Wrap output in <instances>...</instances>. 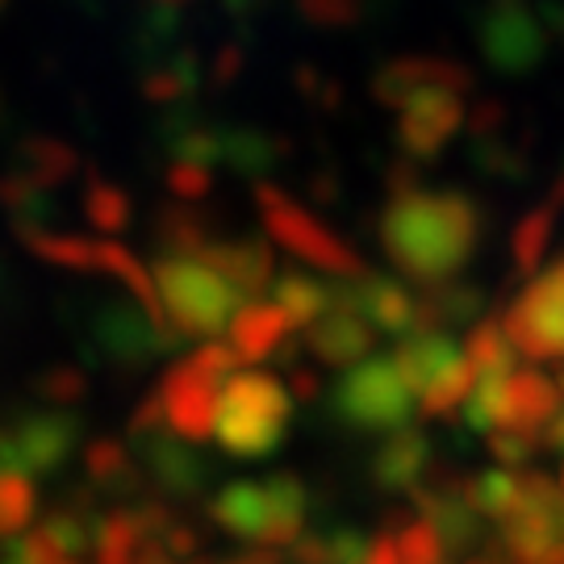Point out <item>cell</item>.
I'll list each match as a JSON object with an SVG mask.
<instances>
[{"instance_id":"obj_1","label":"cell","mask_w":564,"mask_h":564,"mask_svg":"<svg viewBox=\"0 0 564 564\" xmlns=\"http://www.w3.org/2000/svg\"><path fill=\"white\" fill-rule=\"evenodd\" d=\"M481 242V209L460 188H402L389 193L381 247L389 263L414 284L440 289L460 276Z\"/></svg>"},{"instance_id":"obj_2","label":"cell","mask_w":564,"mask_h":564,"mask_svg":"<svg viewBox=\"0 0 564 564\" xmlns=\"http://www.w3.org/2000/svg\"><path fill=\"white\" fill-rule=\"evenodd\" d=\"M310 510V489L293 473H272L268 481H230L209 502V519L251 547H284L297 544Z\"/></svg>"},{"instance_id":"obj_3","label":"cell","mask_w":564,"mask_h":564,"mask_svg":"<svg viewBox=\"0 0 564 564\" xmlns=\"http://www.w3.org/2000/svg\"><path fill=\"white\" fill-rule=\"evenodd\" d=\"M151 284L160 297L163 323L176 339H218L239 314L242 293L193 256H160L151 263Z\"/></svg>"},{"instance_id":"obj_4","label":"cell","mask_w":564,"mask_h":564,"mask_svg":"<svg viewBox=\"0 0 564 564\" xmlns=\"http://www.w3.org/2000/svg\"><path fill=\"white\" fill-rule=\"evenodd\" d=\"M293 398L272 372H235L214 405V435L239 460H263L284 444Z\"/></svg>"},{"instance_id":"obj_5","label":"cell","mask_w":564,"mask_h":564,"mask_svg":"<svg viewBox=\"0 0 564 564\" xmlns=\"http://www.w3.org/2000/svg\"><path fill=\"white\" fill-rule=\"evenodd\" d=\"M239 372L235 351L223 339L197 343L176 368H167V377L155 389L160 405V423L167 435H176L184 444H202L214 435V405L223 384Z\"/></svg>"},{"instance_id":"obj_6","label":"cell","mask_w":564,"mask_h":564,"mask_svg":"<svg viewBox=\"0 0 564 564\" xmlns=\"http://www.w3.org/2000/svg\"><path fill=\"white\" fill-rule=\"evenodd\" d=\"M330 414L347 431L393 435V431L410 426L414 393L405 389V381L398 377V368H393L389 356H364L330 389Z\"/></svg>"},{"instance_id":"obj_7","label":"cell","mask_w":564,"mask_h":564,"mask_svg":"<svg viewBox=\"0 0 564 564\" xmlns=\"http://www.w3.org/2000/svg\"><path fill=\"white\" fill-rule=\"evenodd\" d=\"M256 202H260L268 235L281 242V247H289V251H293L297 260L310 263V268L330 272V276H339V281H351V276H364V272H368L351 242H343L323 218H314L302 202H293L276 184H256Z\"/></svg>"},{"instance_id":"obj_8","label":"cell","mask_w":564,"mask_h":564,"mask_svg":"<svg viewBox=\"0 0 564 564\" xmlns=\"http://www.w3.org/2000/svg\"><path fill=\"white\" fill-rule=\"evenodd\" d=\"M498 556L510 564H564V510L544 473H523L519 506L498 523Z\"/></svg>"},{"instance_id":"obj_9","label":"cell","mask_w":564,"mask_h":564,"mask_svg":"<svg viewBox=\"0 0 564 564\" xmlns=\"http://www.w3.org/2000/svg\"><path fill=\"white\" fill-rule=\"evenodd\" d=\"M80 431L84 423L76 410H55V405L25 410L18 423L0 435V468L21 473L30 481L34 477H51L76 452Z\"/></svg>"},{"instance_id":"obj_10","label":"cell","mask_w":564,"mask_h":564,"mask_svg":"<svg viewBox=\"0 0 564 564\" xmlns=\"http://www.w3.org/2000/svg\"><path fill=\"white\" fill-rule=\"evenodd\" d=\"M502 330L527 360L564 364V256L514 297Z\"/></svg>"},{"instance_id":"obj_11","label":"cell","mask_w":564,"mask_h":564,"mask_svg":"<svg viewBox=\"0 0 564 564\" xmlns=\"http://www.w3.org/2000/svg\"><path fill=\"white\" fill-rule=\"evenodd\" d=\"M88 339L101 360L118 368H142L181 343L167 326L151 323L134 302H105L88 323Z\"/></svg>"},{"instance_id":"obj_12","label":"cell","mask_w":564,"mask_h":564,"mask_svg":"<svg viewBox=\"0 0 564 564\" xmlns=\"http://www.w3.org/2000/svg\"><path fill=\"white\" fill-rule=\"evenodd\" d=\"M464 97L460 88H423L398 109V142H402L405 160H435L447 142L456 139L464 126Z\"/></svg>"},{"instance_id":"obj_13","label":"cell","mask_w":564,"mask_h":564,"mask_svg":"<svg viewBox=\"0 0 564 564\" xmlns=\"http://www.w3.org/2000/svg\"><path fill=\"white\" fill-rule=\"evenodd\" d=\"M330 302L360 314L364 323L372 326V335H393L405 339L419 330V297L393 276H377V272H364L351 281H335L330 289Z\"/></svg>"},{"instance_id":"obj_14","label":"cell","mask_w":564,"mask_h":564,"mask_svg":"<svg viewBox=\"0 0 564 564\" xmlns=\"http://www.w3.org/2000/svg\"><path fill=\"white\" fill-rule=\"evenodd\" d=\"M410 494H414V506H419V519L435 531L444 556L447 552H452V556H464L468 547L481 540L485 519L473 510V502H468L464 481H456V477H431V473H426Z\"/></svg>"},{"instance_id":"obj_15","label":"cell","mask_w":564,"mask_h":564,"mask_svg":"<svg viewBox=\"0 0 564 564\" xmlns=\"http://www.w3.org/2000/svg\"><path fill=\"white\" fill-rule=\"evenodd\" d=\"M561 389L540 368H514L502 384V402H498V426L494 435H514L540 447L547 423L561 410Z\"/></svg>"},{"instance_id":"obj_16","label":"cell","mask_w":564,"mask_h":564,"mask_svg":"<svg viewBox=\"0 0 564 564\" xmlns=\"http://www.w3.org/2000/svg\"><path fill=\"white\" fill-rule=\"evenodd\" d=\"M423 88H460V93H468L473 76H468V67L440 59V55H402V59L384 63L381 72H377L372 97L389 105V109H402Z\"/></svg>"},{"instance_id":"obj_17","label":"cell","mask_w":564,"mask_h":564,"mask_svg":"<svg viewBox=\"0 0 564 564\" xmlns=\"http://www.w3.org/2000/svg\"><path fill=\"white\" fill-rule=\"evenodd\" d=\"M130 440H134L139 460L151 468V477H155L160 489L176 494V498H188V494L202 489L205 464H202V456L193 452V444L167 435L163 426H130Z\"/></svg>"},{"instance_id":"obj_18","label":"cell","mask_w":564,"mask_h":564,"mask_svg":"<svg viewBox=\"0 0 564 564\" xmlns=\"http://www.w3.org/2000/svg\"><path fill=\"white\" fill-rule=\"evenodd\" d=\"M93 556L97 564H167L160 535L147 527L142 510H109L93 527Z\"/></svg>"},{"instance_id":"obj_19","label":"cell","mask_w":564,"mask_h":564,"mask_svg":"<svg viewBox=\"0 0 564 564\" xmlns=\"http://www.w3.org/2000/svg\"><path fill=\"white\" fill-rule=\"evenodd\" d=\"M481 46L494 67L502 72H523L544 55V34L531 21L523 4H494L481 30Z\"/></svg>"},{"instance_id":"obj_20","label":"cell","mask_w":564,"mask_h":564,"mask_svg":"<svg viewBox=\"0 0 564 564\" xmlns=\"http://www.w3.org/2000/svg\"><path fill=\"white\" fill-rule=\"evenodd\" d=\"M202 263H209L230 289H239L242 302H256L263 289H272V247L263 239H214L205 247Z\"/></svg>"},{"instance_id":"obj_21","label":"cell","mask_w":564,"mask_h":564,"mask_svg":"<svg viewBox=\"0 0 564 564\" xmlns=\"http://www.w3.org/2000/svg\"><path fill=\"white\" fill-rule=\"evenodd\" d=\"M305 347L314 360L330 364V368H351L372 351V326L364 323L360 314L330 302V310L318 323L305 326Z\"/></svg>"},{"instance_id":"obj_22","label":"cell","mask_w":564,"mask_h":564,"mask_svg":"<svg viewBox=\"0 0 564 564\" xmlns=\"http://www.w3.org/2000/svg\"><path fill=\"white\" fill-rule=\"evenodd\" d=\"M426 468H431V447H426L423 431H414V426L384 435L372 464H368L372 485L384 494H410L426 477Z\"/></svg>"},{"instance_id":"obj_23","label":"cell","mask_w":564,"mask_h":564,"mask_svg":"<svg viewBox=\"0 0 564 564\" xmlns=\"http://www.w3.org/2000/svg\"><path fill=\"white\" fill-rule=\"evenodd\" d=\"M460 356L464 347L452 335H444V330H419V335L398 339V351L389 360H393L398 377L405 381V389L419 398L426 384L435 381L452 360H460Z\"/></svg>"},{"instance_id":"obj_24","label":"cell","mask_w":564,"mask_h":564,"mask_svg":"<svg viewBox=\"0 0 564 564\" xmlns=\"http://www.w3.org/2000/svg\"><path fill=\"white\" fill-rule=\"evenodd\" d=\"M226 330H230V343H226V347L235 351V360L260 364L281 351L284 335H289L293 326L284 323V314L272 302H247L239 314L230 318Z\"/></svg>"},{"instance_id":"obj_25","label":"cell","mask_w":564,"mask_h":564,"mask_svg":"<svg viewBox=\"0 0 564 564\" xmlns=\"http://www.w3.org/2000/svg\"><path fill=\"white\" fill-rule=\"evenodd\" d=\"M272 305L284 314V323L289 326H310L318 323L326 310H330V289L318 284L314 276H305V272H281L276 281H272Z\"/></svg>"},{"instance_id":"obj_26","label":"cell","mask_w":564,"mask_h":564,"mask_svg":"<svg viewBox=\"0 0 564 564\" xmlns=\"http://www.w3.org/2000/svg\"><path fill=\"white\" fill-rule=\"evenodd\" d=\"M197 55L193 51H176L163 63H151L147 76H142V97L163 109H181L184 97L197 88Z\"/></svg>"},{"instance_id":"obj_27","label":"cell","mask_w":564,"mask_h":564,"mask_svg":"<svg viewBox=\"0 0 564 564\" xmlns=\"http://www.w3.org/2000/svg\"><path fill=\"white\" fill-rule=\"evenodd\" d=\"M561 205H564V181L556 193H547L544 202L535 205L523 223L514 226V242H510V247H514L519 272H531L535 263L544 260L547 242H552V230H556V218H561Z\"/></svg>"},{"instance_id":"obj_28","label":"cell","mask_w":564,"mask_h":564,"mask_svg":"<svg viewBox=\"0 0 564 564\" xmlns=\"http://www.w3.org/2000/svg\"><path fill=\"white\" fill-rule=\"evenodd\" d=\"M76 151L67 147V142H55V139H30L21 142V155H18V172L21 176H30V181L46 188L51 193V184H63L67 176H76Z\"/></svg>"},{"instance_id":"obj_29","label":"cell","mask_w":564,"mask_h":564,"mask_svg":"<svg viewBox=\"0 0 564 564\" xmlns=\"http://www.w3.org/2000/svg\"><path fill=\"white\" fill-rule=\"evenodd\" d=\"M84 473L101 489H118V494L139 489V464L118 440H93L84 447Z\"/></svg>"},{"instance_id":"obj_30","label":"cell","mask_w":564,"mask_h":564,"mask_svg":"<svg viewBox=\"0 0 564 564\" xmlns=\"http://www.w3.org/2000/svg\"><path fill=\"white\" fill-rule=\"evenodd\" d=\"M18 239L39 260L67 268V272H93V263H97V239H80V235H67V230H30Z\"/></svg>"},{"instance_id":"obj_31","label":"cell","mask_w":564,"mask_h":564,"mask_svg":"<svg viewBox=\"0 0 564 564\" xmlns=\"http://www.w3.org/2000/svg\"><path fill=\"white\" fill-rule=\"evenodd\" d=\"M368 535L339 527L326 535H305L293 544V564H364L368 561Z\"/></svg>"},{"instance_id":"obj_32","label":"cell","mask_w":564,"mask_h":564,"mask_svg":"<svg viewBox=\"0 0 564 564\" xmlns=\"http://www.w3.org/2000/svg\"><path fill=\"white\" fill-rule=\"evenodd\" d=\"M223 160L242 176H263L281 163V142L260 134V130L230 126V130H223Z\"/></svg>"},{"instance_id":"obj_33","label":"cell","mask_w":564,"mask_h":564,"mask_svg":"<svg viewBox=\"0 0 564 564\" xmlns=\"http://www.w3.org/2000/svg\"><path fill=\"white\" fill-rule=\"evenodd\" d=\"M519 481H523V473H514V468H489V473H477L473 481H464V489H468V502L481 519L502 523L519 506Z\"/></svg>"},{"instance_id":"obj_34","label":"cell","mask_w":564,"mask_h":564,"mask_svg":"<svg viewBox=\"0 0 564 564\" xmlns=\"http://www.w3.org/2000/svg\"><path fill=\"white\" fill-rule=\"evenodd\" d=\"M473 381H477V372H473L468 356L452 360L444 372H440V377H435V381H431L423 393H419V405H423V414H426V419H447V414H456V410L464 405V398H468Z\"/></svg>"},{"instance_id":"obj_35","label":"cell","mask_w":564,"mask_h":564,"mask_svg":"<svg viewBox=\"0 0 564 564\" xmlns=\"http://www.w3.org/2000/svg\"><path fill=\"white\" fill-rule=\"evenodd\" d=\"M93 527H97V519H93L88 510H80V506H59V510L46 514V523L39 527V535L55 547L59 556L76 561L80 552L93 547Z\"/></svg>"},{"instance_id":"obj_36","label":"cell","mask_w":564,"mask_h":564,"mask_svg":"<svg viewBox=\"0 0 564 564\" xmlns=\"http://www.w3.org/2000/svg\"><path fill=\"white\" fill-rule=\"evenodd\" d=\"M130 197H126V188H118L113 181H105V176H88L84 184V218L105 230V235H118L130 226Z\"/></svg>"},{"instance_id":"obj_37","label":"cell","mask_w":564,"mask_h":564,"mask_svg":"<svg viewBox=\"0 0 564 564\" xmlns=\"http://www.w3.org/2000/svg\"><path fill=\"white\" fill-rule=\"evenodd\" d=\"M464 356L473 364V372H510V368H519V351L510 347L498 318H485V323L473 326V335L464 343Z\"/></svg>"},{"instance_id":"obj_38","label":"cell","mask_w":564,"mask_h":564,"mask_svg":"<svg viewBox=\"0 0 564 564\" xmlns=\"http://www.w3.org/2000/svg\"><path fill=\"white\" fill-rule=\"evenodd\" d=\"M39 510V489L30 477L0 468V540H18Z\"/></svg>"},{"instance_id":"obj_39","label":"cell","mask_w":564,"mask_h":564,"mask_svg":"<svg viewBox=\"0 0 564 564\" xmlns=\"http://www.w3.org/2000/svg\"><path fill=\"white\" fill-rule=\"evenodd\" d=\"M384 531L393 535V544H398V561L402 564H440L444 561V547H440V540H435V531H431L419 514L398 510Z\"/></svg>"},{"instance_id":"obj_40","label":"cell","mask_w":564,"mask_h":564,"mask_svg":"<svg viewBox=\"0 0 564 564\" xmlns=\"http://www.w3.org/2000/svg\"><path fill=\"white\" fill-rule=\"evenodd\" d=\"M302 18L310 25H323V30H347L364 18L368 0H297Z\"/></svg>"},{"instance_id":"obj_41","label":"cell","mask_w":564,"mask_h":564,"mask_svg":"<svg viewBox=\"0 0 564 564\" xmlns=\"http://www.w3.org/2000/svg\"><path fill=\"white\" fill-rule=\"evenodd\" d=\"M214 167H197V163H172L167 167V188L176 205H202L214 193Z\"/></svg>"},{"instance_id":"obj_42","label":"cell","mask_w":564,"mask_h":564,"mask_svg":"<svg viewBox=\"0 0 564 564\" xmlns=\"http://www.w3.org/2000/svg\"><path fill=\"white\" fill-rule=\"evenodd\" d=\"M39 393L55 410H76L84 402V393H88V381H84L76 368H51V372L39 377Z\"/></svg>"},{"instance_id":"obj_43","label":"cell","mask_w":564,"mask_h":564,"mask_svg":"<svg viewBox=\"0 0 564 564\" xmlns=\"http://www.w3.org/2000/svg\"><path fill=\"white\" fill-rule=\"evenodd\" d=\"M318 393H323L318 377H314L310 368H293V393H289V398H302V402H318Z\"/></svg>"},{"instance_id":"obj_44","label":"cell","mask_w":564,"mask_h":564,"mask_svg":"<svg viewBox=\"0 0 564 564\" xmlns=\"http://www.w3.org/2000/svg\"><path fill=\"white\" fill-rule=\"evenodd\" d=\"M364 564H402L398 561V544H393V535H389V531H381V535L368 544V561Z\"/></svg>"},{"instance_id":"obj_45","label":"cell","mask_w":564,"mask_h":564,"mask_svg":"<svg viewBox=\"0 0 564 564\" xmlns=\"http://www.w3.org/2000/svg\"><path fill=\"white\" fill-rule=\"evenodd\" d=\"M540 447H564V405L556 410V419L547 423L544 440H540Z\"/></svg>"},{"instance_id":"obj_46","label":"cell","mask_w":564,"mask_h":564,"mask_svg":"<svg viewBox=\"0 0 564 564\" xmlns=\"http://www.w3.org/2000/svg\"><path fill=\"white\" fill-rule=\"evenodd\" d=\"M464 564H506V561H502V556H498V547H494L489 556H485V552H481V556H473V561H464Z\"/></svg>"},{"instance_id":"obj_47","label":"cell","mask_w":564,"mask_h":564,"mask_svg":"<svg viewBox=\"0 0 564 564\" xmlns=\"http://www.w3.org/2000/svg\"><path fill=\"white\" fill-rule=\"evenodd\" d=\"M42 564H80V561H67V556H51V561H42Z\"/></svg>"},{"instance_id":"obj_48","label":"cell","mask_w":564,"mask_h":564,"mask_svg":"<svg viewBox=\"0 0 564 564\" xmlns=\"http://www.w3.org/2000/svg\"><path fill=\"white\" fill-rule=\"evenodd\" d=\"M163 9H176V4H184V0H160Z\"/></svg>"},{"instance_id":"obj_49","label":"cell","mask_w":564,"mask_h":564,"mask_svg":"<svg viewBox=\"0 0 564 564\" xmlns=\"http://www.w3.org/2000/svg\"><path fill=\"white\" fill-rule=\"evenodd\" d=\"M0 9H4V0H0Z\"/></svg>"},{"instance_id":"obj_50","label":"cell","mask_w":564,"mask_h":564,"mask_svg":"<svg viewBox=\"0 0 564 564\" xmlns=\"http://www.w3.org/2000/svg\"><path fill=\"white\" fill-rule=\"evenodd\" d=\"M167 564H172V561H167Z\"/></svg>"}]
</instances>
